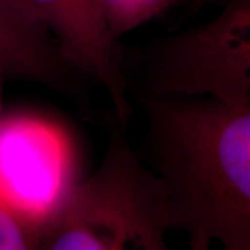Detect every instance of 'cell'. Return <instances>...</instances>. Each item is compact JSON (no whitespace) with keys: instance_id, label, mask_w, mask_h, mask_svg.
<instances>
[{"instance_id":"obj_1","label":"cell","mask_w":250,"mask_h":250,"mask_svg":"<svg viewBox=\"0 0 250 250\" xmlns=\"http://www.w3.org/2000/svg\"><path fill=\"white\" fill-rule=\"evenodd\" d=\"M145 120L143 160L163 181L172 229L195 250H250V102L131 93Z\"/></svg>"},{"instance_id":"obj_2","label":"cell","mask_w":250,"mask_h":250,"mask_svg":"<svg viewBox=\"0 0 250 250\" xmlns=\"http://www.w3.org/2000/svg\"><path fill=\"white\" fill-rule=\"evenodd\" d=\"M93 175L74 182L41 223L43 250H164L167 190L117 120Z\"/></svg>"},{"instance_id":"obj_3","label":"cell","mask_w":250,"mask_h":250,"mask_svg":"<svg viewBox=\"0 0 250 250\" xmlns=\"http://www.w3.org/2000/svg\"><path fill=\"white\" fill-rule=\"evenodd\" d=\"M134 64L131 93L250 102V0H224L218 16L145 47Z\"/></svg>"},{"instance_id":"obj_4","label":"cell","mask_w":250,"mask_h":250,"mask_svg":"<svg viewBox=\"0 0 250 250\" xmlns=\"http://www.w3.org/2000/svg\"><path fill=\"white\" fill-rule=\"evenodd\" d=\"M62 131L29 117H0V199L39 225L74 181Z\"/></svg>"},{"instance_id":"obj_5","label":"cell","mask_w":250,"mask_h":250,"mask_svg":"<svg viewBox=\"0 0 250 250\" xmlns=\"http://www.w3.org/2000/svg\"><path fill=\"white\" fill-rule=\"evenodd\" d=\"M47 28L62 53L82 74L107 90L116 117L134 111L125 56L93 0H20Z\"/></svg>"},{"instance_id":"obj_6","label":"cell","mask_w":250,"mask_h":250,"mask_svg":"<svg viewBox=\"0 0 250 250\" xmlns=\"http://www.w3.org/2000/svg\"><path fill=\"white\" fill-rule=\"evenodd\" d=\"M82 72L20 0H0V77L41 83L67 96L81 95Z\"/></svg>"},{"instance_id":"obj_7","label":"cell","mask_w":250,"mask_h":250,"mask_svg":"<svg viewBox=\"0 0 250 250\" xmlns=\"http://www.w3.org/2000/svg\"><path fill=\"white\" fill-rule=\"evenodd\" d=\"M116 39L161 16L174 0H93Z\"/></svg>"},{"instance_id":"obj_8","label":"cell","mask_w":250,"mask_h":250,"mask_svg":"<svg viewBox=\"0 0 250 250\" xmlns=\"http://www.w3.org/2000/svg\"><path fill=\"white\" fill-rule=\"evenodd\" d=\"M7 81L0 77V117L3 116V92ZM39 249V225L0 199V250Z\"/></svg>"},{"instance_id":"obj_9","label":"cell","mask_w":250,"mask_h":250,"mask_svg":"<svg viewBox=\"0 0 250 250\" xmlns=\"http://www.w3.org/2000/svg\"><path fill=\"white\" fill-rule=\"evenodd\" d=\"M189 1V4L192 6V9H199V7H202V6H205L207 3H210L211 0H188Z\"/></svg>"}]
</instances>
